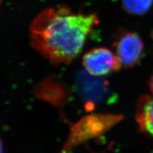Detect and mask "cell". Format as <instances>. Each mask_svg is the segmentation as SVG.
<instances>
[{"label": "cell", "instance_id": "5", "mask_svg": "<svg viewBox=\"0 0 153 153\" xmlns=\"http://www.w3.org/2000/svg\"><path fill=\"white\" fill-rule=\"evenodd\" d=\"M123 7L128 13L135 16H142L149 10L153 0H122Z\"/></svg>", "mask_w": 153, "mask_h": 153}, {"label": "cell", "instance_id": "4", "mask_svg": "<svg viewBox=\"0 0 153 153\" xmlns=\"http://www.w3.org/2000/svg\"><path fill=\"white\" fill-rule=\"evenodd\" d=\"M136 121L140 130L153 137V98L143 96L138 100Z\"/></svg>", "mask_w": 153, "mask_h": 153}, {"label": "cell", "instance_id": "2", "mask_svg": "<svg viewBox=\"0 0 153 153\" xmlns=\"http://www.w3.org/2000/svg\"><path fill=\"white\" fill-rule=\"evenodd\" d=\"M82 65L88 73L93 76H102L120 70L121 65L117 57L111 50L97 47L84 55Z\"/></svg>", "mask_w": 153, "mask_h": 153}, {"label": "cell", "instance_id": "7", "mask_svg": "<svg viewBox=\"0 0 153 153\" xmlns=\"http://www.w3.org/2000/svg\"><path fill=\"white\" fill-rule=\"evenodd\" d=\"M3 143L1 139H0V153H3Z\"/></svg>", "mask_w": 153, "mask_h": 153}, {"label": "cell", "instance_id": "3", "mask_svg": "<svg viewBox=\"0 0 153 153\" xmlns=\"http://www.w3.org/2000/svg\"><path fill=\"white\" fill-rule=\"evenodd\" d=\"M114 45L116 56L123 68H133L140 60L143 44L137 33H123L118 37Z\"/></svg>", "mask_w": 153, "mask_h": 153}, {"label": "cell", "instance_id": "6", "mask_svg": "<svg viewBox=\"0 0 153 153\" xmlns=\"http://www.w3.org/2000/svg\"><path fill=\"white\" fill-rule=\"evenodd\" d=\"M149 88L151 93L153 95V74L152 75V76L149 80Z\"/></svg>", "mask_w": 153, "mask_h": 153}, {"label": "cell", "instance_id": "1", "mask_svg": "<svg viewBox=\"0 0 153 153\" xmlns=\"http://www.w3.org/2000/svg\"><path fill=\"white\" fill-rule=\"evenodd\" d=\"M99 22L97 13H76L65 5L47 8L31 24V45L52 64L68 65Z\"/></svg>", "mask_w": 153, "mask_h": 153}]
</instances>
